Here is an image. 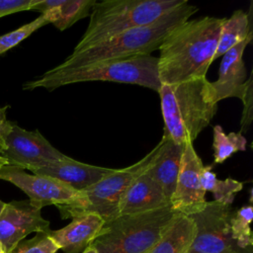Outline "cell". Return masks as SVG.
Returning a JSON list of instances; mask_svg holds the SVG:
<instances>
[{
	"label": "cell",
	"mask_w": 253,
	"mask_h": 253,
	"mask_svg": "<svg viewBox=\"0 0 253 253\" xmlns=\"http://www.w3.org/2000/svg\"><path fill=\"white\" fill-rule=\"evenodd\" d=\"M230 205L207 202L206 208L189 215L195 223V236L188 253H238L231 237Z\"/></svg>",
	"instance_id": "8"
},
{
	"label": "cell",
	"mask_w": 253,
	"mask_h": 253,
	"mask_svg": "<svg viewBox=\"0 0 253 253\" xmlns=\"http://www.w3.org/2000/svg\"><path fill=\"white\" fill-rule=\"evenodd\" d=\"M46 24H48L47 20L42 15H41L34 21L28 24H25L24 26L12 32H9L7 34L0 36V55L6 52L7 50L11 49L12 47H15L16 45H18L25 39L31 36L34 32L45 26Z\"/></svg>",
	"instance_id": "24"
},
{
	"label": "cell",
	"mask_w": 253,
	"mask_h": 253,
	"mask_svg": "<svg viewBox=\"0 0 253 253\" xmlns=\"http://www.w3.org/2000/svg\"><path fill=\"white\" fill-rule=\"evenodd\" d=\"M49 229V221L42 217V210L29 200L6 203L0 213V243L4 253H9L30 233Z\"/></svg>",
	"instance_id": "12"
},
{
	"label": "cell",
	"mask_w": 253,
	"mask_h": 253,
	"mask_svg": "<svg viewBox=\"0 0 253 253\" xmlns=\"http://www.w3.org/2000/svg\"><path fill=\"white\" fill-rule=\"evenodd\" d=\"M0 253H4V250H3V248H2L1 243H0Z\"/></svg>",
	"instance_id": "32"
},
{
	"label": "cell",
	"mask_w": 253,
	"mask_h": 253,
	"mask_svg": "<svg viewBox=\"0 0 253 253\" xmlns=\"http://www.w3.org/2000/svg\"><path fill=\"white\" fill-rule=\"evenodd\" d=\"M199 8L186 1L145 27L123 32L84 50L71 52L55 69H71L95 62L150 55L157 50L167 36L179 25L189 20Z\"/></svg>",
	"instance_id": "2"
},
{
	"label": "cell",
	"mask_w": 253,
	"mask_h": 253,
	"mask_svg": "<svg viewBox=\"0 0 253 253\" xmlns=\"http://www.w3.org/2000/svg\"><path fill=\"white\" fill-rule=\"evenodd\" d=\"M243 102V110L240 121V133L246 132L252 123L253 119V85H252V75L247 78L245 90L240 98Z\"/></svg>",
	"instance_id": "26"
},
{
	"label": "cell",
	"mask_w": 253,
	"mask_h": 253,
	"mask_svg": "<svg viewBox=\"0 0 253 253\" xmlns=\"http://www.w3.org/2000/svg\"><path fill=\"white\" fill-rule=\"evenodd\" d=\"M178 212L170 206L105 222L92 242L99 253H146L159 240Z\"/></svg>",
	"instance_id": "6"
},
{
	"label": "cell",
	"mask_w": 253,
	"mask_h": 253,
	"mask_svg": "<svg viewBox=\"0 0 253 253\" xmlns=\"http://www.w3.org/2000/svg\"><path fill=\"white\" fill-rule=\"evenodd\" d=\"M34 0H0V18L21 12L31 10Z\"/></svg>",
	"instance_id": "27"
},
{
	"label": "cell",
	"mask_w": 253,
	"mask_h": 253,
	"mask_svg": "<svg viewBox=\"0 0 253 253\" xmlns=\"http://www.w3.org/2000/svg\"><path fill=\"white\" fill-rule=\"evenodd\" d=\"M9 106H5L3 108H0V155L2 154L3 150L6 146V138L10 131L12 130V127L14 126V123L10 122L7 119V109Z\"/></svg>",
	"instance_id": "28"
},
{
	"label": "cell",
	"mask_w": 253,
	"mask_h": 253,
	"mask_svg": "<svg viewBox=\"0 0 253 253\" xmlns=\"http://www.w3.org/2000/svg\"><path fill=\"white\" fill-rule=\"evenodd\" d=\"M5 143L1 155L8 165L31 172L69 157L53 147L39 130H27L15 124Z\"/></svg>",
	"instance_id": "9"
},
{
	"label": "cell",
	"mask_w": 253,
	"mask_h": 253,
	"mask_svg": "<svg viewBox=\"0 0 253 253\" xmlns=\"http://www.w3.org/2000/svg\"><path fill=\"white\" fill-rule=\"evenodd\" d=\"M253 217V208L251 205H246L240 209L233 211L230 219L231 237L235 245L239 249H246L252 245V236L250 223Z\"/></svg>",
	"instance_id": "23"
},
{
	"label": "cell",
	"mask_w": 253,
	"mask_h": 253,
	"mask_svg": "<svg viewBox=\"0 0 253 253\" xmlns=\"http://www.w3.org/2000/svg\"><path fill=\"white\" fill-rule=\"evenodd\" d=\"M183 151L184 144L176 143L169 137L163 135L160 140L159 150L145 171L163 190L169 200L175 190Z\"/></svg>",
	"instance_id": "17"
},
{
	"label": "cell",
	"mask_w": 253,
	"mask_h": 253,
	"mask_svg": "<svg viewBox=\"0 0 253 253\" xmlns=\"http://www.w3.org/2000/svg\"><path fill=\"white\" fill-rule=\"evenodd\" d=\"M5 204H6V203H4V202H2V201L0 200V213H1V211H2V210H3V208H4V206H5Z\"/></svg>",
	"instance_id": "31"
},
{
	"label": "cell",
	"mask_w": 253,
	"mask_h": 253,
	"mask_svg": "<svg viewBox=\"0 0 253 253\" xmlns=\"http://www.w3.org/2000/svg\"><path fill=\"white\" fill-rule=\"evenodd\" d=\"M82 253H99V252L93 245H89Z\"/></svg>",
	"instance_id": "29"
},
{
	"label": "cell",
	"mask_w": 253,
	"mask_h": 253,
	"mask_svg": "<svg viewBox=\"0 0 253 253\" xmlns=\"http://www.w3.org/2000/svg\"><path fill=\"white\" fill-rule=\"evenodd\" d=\"M195 231L193 219L177 213L159 240L146 253H188Z\"/></svg>",
	"instance_id": "19"
},
{
	"label": "cell",
	"mask_w": 253,
	"mask_h": 253,
	"mask_svg": "<svg viewBox=\"0 0 253 253\" xmlns=\"http://www.w3.org/2000/svg\"><path fill=\"white\" fill-rule=\"evenodd\" d=\"M201 182L204 190L211 192L213 195L215 202L230 205L232 204L235 195L243 188V184L237 180L227 178L219 180L211 170V166H204L201 171Z\"/></svg>",
	"instance_id": "21"
},
{
	"label": "cell",
	"mask_w": 253,
	"mask_h": 253,
	"mask_svg": "<svg viewBox=\"0 0 253 253\" xmlns=\"http://www.w3.org/2000/svg\"><path fill=\"white\" fill-rule=\"evenodd\" d=\"M251 41L252 37L247 38L222 55L218 77L215 81L210 83L212 100L215 103L226 98H241L247 82L243 52Z\"/></svg>",
	"instance_id": "13"
},
{
	"label": "cell",
	"mask_w": 253,
	"mask_h": 253,
	"mask_svg": "<svg viewBox=\"0 0 253 253\" xmlns=\"http://www.w3.org/2000/svg\"><path fill=\"white\" fill-rule=\"evenodd\" d=\"M7 164H8V161L2 155H0V168L7 165Z\"/></svg>",
	"instance_id": "30"
},
{
	"label": "cell",
	"mask_w": 253,
	"mask_h": 253,
	"mask_svg": "<svg viewBox=\"0 0 253 253\" xmlns=\"http://www.w3.org/2000/svg\"><path fill=\"white\" fill-rule=\"evenodd\" d=\"M247 140L240 132L225 133L223 128L216 125L213 127V159L214 163H222L232 154L246 150Z\"/></svg>",
	"instance_id": "22"
},
{
	"label": "cell",
	"mask_w": 253,
	"mask_h": 253,
	"mask_svg": "<svg viewBox=\"0 0 253 253\" xmlns=\"http://www.w3.org/2000/svg\"><path fill=\"white\" fill-rule=\"evenodd\" d=\"M114 170L115 169L82 163L68 157L65 160L34 170L32 173L54 178L79 192L95 184Z\"/></svg>",
	"instance_id": "16"
},
{
	"label": "cell",
	"mask_w": 253,
	"mask_h": 253,
	"mask_svg": "<svg viewBox=\"0 0 253 253\" xmlns=\"http://www.w3.org/2000/svg\"><path fill=\"white\" fill-rule=\"evenodd\" d=\"M187 0H105L96 2L88 27L72 52L84 50L123 32L151 25Z\"/></svg>",
	"instance_id": "5"
},
{
	"label": "cell",
	"mask_w": 253,
	"mask_h": 253,
	"mask_svg": "<svg viewBox=\"0 0 253 253\" xmlns=\"http://www.w3.org/2000/svg\"><path fill=\"white\" fill-rule=\"evenodd\" d=\"M160 147V141L144 157L123 169H115L95 184L78 192L69 203L56 206L61 218H72L84 213H96L105 222L119 216L120 202L128 186L154 160Z\"/></svg>",
	"instance_id": "7"
},
{
	"label": "cell",
	"mask_w": 253,
	"mask_h": 253,
	"mask_svg": "<svg viewBox=\"0 0 253 253\" xmlns=\"http://www.w3.org/2000/svg\"><path fill=\"white\" fill-rule=\"evenodd\" d=\"M167 206H170V200L144 172L126 190L119 205V215L146 212Z\"/></svg>",
	"instance_id": "15"
},
{
	"label": "cell",
	"mask_w": 253,
	"mask_h": 253,
	"mask_svg": "<svg viewBox=\"0 0 253 253\" xmlns=\"http://www.w3.org/2000/svg\"><path fill=\"white\" fill-rule=\"evenodd\" d=\"M203 167L204 164L193 142H186L175 190L170 198V205L174 211L189 216L206 208V191L201 182Z\"/></svg>",
	"instance_id": "10"
},
{
	"label": "cell",
	"mask_w": 253,
	"mask_h": 253,
	"mask_svg": "<svg viewBox=\"0 0 253 253\" xmlns=\"http://www.w3.org/2000/svg\"><path fill=\"white\" fill-rule=\"evenodd\" d=\"M49 230L37 232L33 238L21 240L9 253H56L58 247L49 236Z\"/></svg>",
	"instance_id": "25"
},
{
	"label": "cell",
	"mask_w": 253,
	"mask_h": 253,
	"mask_svg": "<svg viewBox=\"0 0 253 253\" xmlns=\"http://www.w3.org/2000/svg\"><path fill=\"white\" fill-rule=\"evenodd\" d=\"M105 221L96 213H84L72 217L66 226L49 230L58 249L64 253H79L84 251L100 234Z\"/></svg>",
	"instance_id": "14"
},
{
	"label": "cell",
	"mask_w": 253,
	"mask_h": 253,
	"mask_svg": "<svg viewBox=\"0 0 253 253\" xmlns=\"http://www.w3.org/2000/svg\"><path fill=\"white\" fill-rule=\"evenodd\" d=\"M226 18L204 16L175 28L159 46L161 84H176L207 77Z\"/></svg>",
	"instance_id": "1"
},
{
	"label": "cell",
	"mask_w": 253,
	"mask_h": 253,
	"mask_svg": "<svg viewBox=\"0 0 253 253\" xmlns=\"http://www.w3.org/2000/svg\"><path fill=\"white\" fill-rule=\"evenodd\" d=\"M89 81H110L135 84L158 92L161 82L158 76V58L152 55L95 62L71 69L52 68L42 76L23 85L25 90L58 87Z\"/></svg>",
	"instance_id": "4"
},
{
	"label": "cell",
	"mask_w": 253,
	"mask_h": 253,
	"mask_svg": "<svg viewBox=\"0 0 253 253\" xmlns=\"http://www.w3.org/2000/svg\"><path fill=\"white\" fill-rule=\"evenodd\" d=\"M96 0H34L31 10L41 12L59 31L90 15Z\"/></svg>",
	"instance_id": "18"
},
{
	"label": "cell",
	"mask_w": 253,
	"mask_h": 253,
	"mask_svg": "<svg viewBox=\"0 0 253 253\" xmlns=\"http://www.w3.org/2000/svg\"><path fill=\"white\" fill-rule=\"evenodd\" d=\"M251 19L252 7H250L248 13L242 10H236L228 19H225L220 29L212 61L222 56L235 44L253 36Z\"/></svg>",
	"instance_id": "20"
},
{
	"label": "cell",
	"mask_w": 253,
	"mask_h": 253,
	"mask_svg": "<svg viewBox=\"0 0 253 253\" xmlns=\"http://www.w3.org/2000/svg\"><path fill=\"white\" fill-rule=\"evenodd\" d=\"M0 180L18 187L29 197L30 203L41 210L45 206L56 207L67 204L78 194L77 191L54 178L28 174L25 170L8 164L0 168Z\"/></svg>",
	"instance_id": "11"
},
{
	"label": "cell",
	"mask_w": 253,
	"mask_h": 253,
	"mask_svg": "<svg viewBox=\"0 0 253 253\" xmlns=\"http://www.w3.org/2000/svg\"><path fill=\"white\" fill-rule=\"evenodd\" d=\"M207 77L176 84H161L158 94L164 135L179 144L193 142L217 111Z\"/></svg>",
	"instance_id": "3"
}]
</instances>
